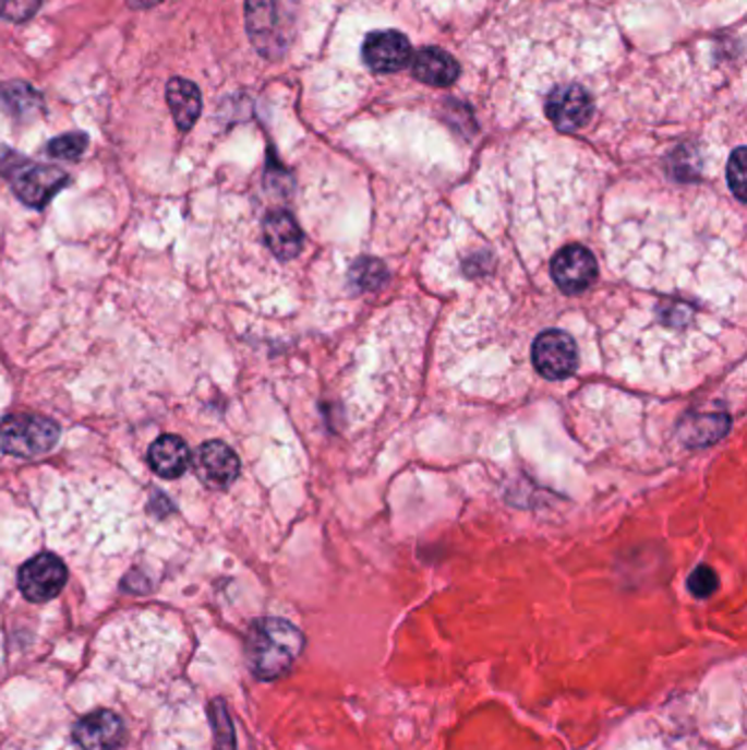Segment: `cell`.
<instances>
[{
  "mask_svg": "<svg viewBox=\"0 0 747 750\" xmlns=\"http://www.w3.org/2000/svg\"><path fill=\"white\" fill-rule=\"evenodd\" d=\"M305 647L303 632L286 619H257L245 636V658L262 680L284 678Z\"/></svg>",
  "mask_w": 747,
  "mask_h": 750,
  "instance_id": "obj_1",
  "label": "cell"
},
{
  "mask_svg": "<svg viewBox=\"0 0 747 750\" xmlns=\"http://www.w3.org/2000/svg\"><path fill=\"white\" fill-rule=\"evenodd\" d=\"M60 426L43 415L21 413L0 419V452L36 459L51 452L58 445Z\"/></svg>",
  "mask_w": 747,
  "mask_h": 750,
  "instance_id": "obj_2",
  "label": "cell"
},
{
  "mask_svg": "<svg viewBox=\"0 0 747 750\" xmlns=\"http://www.w3.org/2000/svg\"><path fill=\"white\" fill-rule=\"evenodd\" d=\"M3 171L10 178L16 195L34 209L47 206L51 198L69 184V174L64 169L32 163L23 156H12V160L3 165Z\"/></svg>",
  "mask_w": 747,
  "mask_h": 750,
  "instance_id": "obj_3",
  "label": "cell"
},
{
  "mask_svg": "<svg viewBox=\"0 0 747 750\" xmlns=\"http://www.w3.org/2000/svg\"><path fill=\"white\" fill-rule=\"evenodd\" d=\"M69 571L67 564L56 553H40L25 562L19 571L21 593L36 604L56 599L67 586Z\"/></svg>",
  "mask_w": 747,
  "mask_h": 750,
  "instance_id": "obj_4",
  "label": "cell"
},
{
  "mask_svg": "<svg viewBox=\"0 0 747 750\" xmlns=\"http://www.w3.org/2000/svg\"><path fill=\"white\" fill-rule=\"evenodd\" d=\"M533 365L546 380H564L577 371L579 352L570 334L546 330L533 343Z\"/></svg>",
  "mask_w": 747,
  "mask_h": 750,
  "instance_id": "obj_5",
  "label": "cell"
},
{
  "mask_svg": "<svg viewBox=\"0 0 747 750\" xmlns=\"http://www.w3.org/2000/svg\"><path fill=\"white\" fill-rule=\"evenodd\" d=\"M553 282L566 295L588 290L599 277L597 258L581 243H570L555 253L551 262Z\"/></svg>",
  "mask_w": 747,
  "mask_h": 750,
  "instance_id": "obj_6",
  "label": "cell"
},
{
  "mask_svg": "<svg viewBox=\"0 0 747 750\" xmlns=\"http://www.w3.org/2000/svg\"><path fill=\"white\" fill-rule=\"evenodd\" d=\"M245 29L262 56L281 53V23L277 0H245Z\"/></svg>",
  "mask_w": 747,
  "mask_h": 750,
  "instance_id": "obj_7",
  "label": "cell"
},
{
  "mask_svg": "<svg viewBox=\"0 0 747 750\" xmlns=\"http://www.w3.org/2000/svg\"><path fill=\"white\" fill-rule=\"evenodd\" d=\"M123 737L125 726L121 717L108 709L84 715L73 728V739L82 750H117Z\"/></svg>",
  "mask_w": 747,
  "mask_h": 750,
  "instance_id": "obj_8",
  "label": "cell"
},
{
  "mask_svg": "<svg viewBox=\"0 0 747 750\" xmlns=\"http://www.w3.org/2000/svg\"><path fill=\"white\" fill-rule=\"evenodd\" d=\"M362 58L366 67L377 73H395L412 60V47L399 32H373L364 40Z\"/></svg>",
  "mask_w": 747,
  "mask_h": 750,
  "instance_id": "obj_9",
  "label": "cell"
},
{
  "mask_svg": "<svg viewBox=\"0 0 747 750\" xmlns=\"http://www.w3.org/2000/svg\"><path fill=\"white\" fill-rule=\"evenodd\" d=\"M546 115L562 132H577L592 117V99L581 86H559L549 95Z\"/></svg>",
  "mask_w": 747,
  "mask_h": 750,
  "instance_id": "obj_10",
  "label": "cell"
},
{
  "mask_svg": "<svg viewBox=\"0 0 747 750\" xmlns=\"http://www.w3.org/2000/svg\"><path fill=\"white\" fill-rule=\"evenodd\" d=\"M239 467V456L224 441H206L197 452V474L208 487H228Z\"/></svg>",
  "mask_w": 747,
  "mask_h": 750,
  "instance_id": "obj_11",
  "label": "cell"
},
{
  "mask_svg": "<svg viewBox=\"0 0 747 750\" xmlns=\"http://www.w3.org/2000/svg\"><path fill=\"white\" fill-rule=\"evenodd\" d=\"M264 237L279 260H292L303 248V230L288 211H273L264 219Z\"/></svg>",
  "mask_w": 747,
  "mask_h": 750,
  "instance_id": "obj_12",
  "label": "cell"
},
{
  "mask_svg": "<svg viewBox=\"0 0 747 750\" xmlns=\"http://www.w3.org/2000/svg\"><path fill=\"white\" fill-rule=\"evenodd\" d=\"M412 75L427 86L443 88L458 80L460 67L447 51L438 47H425L412 58Z\"/></svg>",
  "mask_w": 747,
  "mask_h": 750,
  "instance_id": "obj_13",
  "label": "cell"
},
{
  "mask_svg": "<svg viewBox=\"0 0 747 750\" xmlns=\"http://www.w3.org/2000/svg\"><path fill=\"white\" fill-rule=\"evenodd\" d=\"M149 465L162 478H178L191 465V450L182 437L162 434L149 448Z\"/></svg>",
  "mask_w": 747,
  "mask_h": 750,
  "instance_id": "obj_14",
  "label": "cell"
},
{
  "mask_svg": "<svg viewBox=\"0 0 747 750\" xmlns=\"http://www.w3.org/2000/svg\"><path fill=\"white\" fill-rule=\"evenodd\" d=\"M167 104H169V110H171L176 126L182 132H186L200 119L202 93L193 82H189L184 78H173L167 86Z\"/></svg>",
  "mask_w": 747,
  "mask_h": 750,
  "instance_id": "obj_15",
  "label": "cell"
},
{
  "mask_svg": "<svg viewBox=\"0 0 747 750\" xmlns=\"http://www.w3.org/2000/svg\"><path fill=\"white\" fill-rule=\"evenodd\" d=\"M0 106H3L8 112H12L14 117L25 119L43 106V97L29 84L10 82V84H0Z\"/></svg>",
  "mask_w": 747,
  "mask_h": 750,
  "instance_id": "obj_16",
  "label": "cell"
},
{
  "mask_svg": "<svg viewBox=\"0 0 747 750\" xmlns=\"http://www.w3.org/2000/svg\"><path fill=\"white\" fill-rule=\"evenodd\" d=\"M86 147H88V136L84 132H69L49 141L47 152L49 156L60 158V160H77L82 158Z\"/></svg>",
  "mask_w": 747,
  "mask_h": 750,
  "instance_id": "obj_17",
  "label": "cell"
},
{
  "mask_svg": "<svg viewBox=\"0 0 747 750\" xmlns=\"http://www.w3.org/2000/svg\"><path fill=\"white\" fill-rule=\"evenodd\" d=\"M727 184L738 202H745V147H736L727 163Z\"/></svg>",
  "mask_w": 747,
  "mask_h": 750,
  "instance_id": "obj_18",
  "label": "cell"
},
{
  "mask_svg": "<svg viewBox=\"0 0 747 750\" xmlns=\"http://www.w3.org/2000/svg\"><path fill=\"white\" fill-rule=\"evenodd\" d=\"M716 586H719V578H716V573H714L710 567H706V564L697 567V569L688 575V591H690V595H695V597H699V599L710 597V595L716 591Z\"/></svg>",
  "mask_w": 747,
  "mask_h": 750,
  "instance_id": "obj_19",
  "label": "cell"
},
{
  "mask_svg": "<svg viewBox=\"0 0 747 750\" xmlns=\"http://www.w3.org/2000/svg\"><path fill=\"white\" fill-rule=\"evenodd\" d=\"M43 0H0V19H8L12 23L29 21Z\"/></svg>",
  "mask_w": 747,
  "mask_h": 750,
  "instance_id": "obj_20",
  "label": "cell"
},
{
  "mask_svg": "<svg viewBox=\"0 0 747 750\" xmlns=\"http://www.w3.org/2000/svg\"><path fill=\"white\" fill-rule=\"evenodd\" d=\"M353 277H356L358 286L373 290V288H377V286L386 279V271H384V266H382L379 262L364 260V262H360V264L356 266Z\"/></svg>",
  "mask_w": 747,
  "mask_h": 750,
  "instance_id": "obj_21",
  "label": "cell"
},
{
  "mask_svg": "<svg viewBox=\"0 0 747 750\" xmlns=\"http://www.w3.org/2000/svg\"><path fill=\"white\" fill-rule=\"evenodd\" d=\"M125 3L130 8H134V10H149V8L158 5V3H162V0H125Z\"/></svg>",
  "mask_w": 747,
  "mask_h": 750,
  "instance_id": "obj_22",
  "label": "cell"
}]
</instances>
